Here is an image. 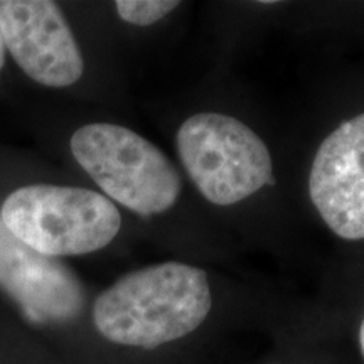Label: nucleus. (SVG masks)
Returning a JSON list of instances; mask_svg holds the SVG:
<instances>
[{
  "label": "nucleus",
  "instance_id": "nucleus-1",
  "mask_svg": "<svg viewBox=\"0 0 364 364\" xmlns=\"http://www.w3.org/2000/svg\"><path fill=\"white\" fill-rule=\"evenodd\" d=\"M211 307L206 272L166 262L113 282L95 299L91 318L98 334L113 344L154 349L193 334Z\"/></svg>",
  "mask_w": 364,
  "mask_h": 364
},
{
  "label": "nucleus",
  "instance_id": "nucleus-2",
  "mask_svg": "<svg viewBox=\"0 0 364 364\" xmlns=\"http://www.w3.org/2000/svg\"><path fill=\"white\" fill-rule=\"evenodd\" d=\"M9 233L44 257H81L107 248L122 230L117 204L80 186L31 182L0 201Z\"/></svg>",
  "mask_w": 364,
  "mask_h": 364
},
{
  "label": "nucleus",
  "instance_id": "nucleus-3",
  "mask_svg": "<svg viewBox=\"0 0 364 364\" xmlns=\"http://www.w3.org/2000/svg\"><path fill=\"white\" fill-rule=\"evenodd\" d=\"M71 156L105 198L142 218L167 213L179 201L182 181L157 145L124 125L93 122L70 139Z\"/></svg>",
  "mask_w": 364,
  "mask_h": 364
},
{
  "label": "nucleus",
  "instance_id": "nucleus-4",
  "mask_svg": "<svg viewBox=\"0 0 364 364\" xmlns=\"http://www.w3.org/2000/svg\"><path fill=\"white\" fill-rule=\"evenodd\" d=\"M176 149L196 188L216 206H233L272 181L267 144L225 113H196L182 122Z\"/></svg>",
  "mask_w": 364,
  "mask_h": 364
},
{
  "label": "nucleus",
  "instance_id": "nucleus-5",
  "mask_svg": "<svg viewBox=\"0 0 364 364\" xmlns=\"http://www.w3.org/2000/svg\"><path fill=\"white\" fill-rule=\"evenodd\" d=\"M7 56L36 85L63 90L85 75V59L63 9L51 0H0Z\"/></svg>",
  "mask_w": 364,
  "mask_h": 364
},
{
  "label": "nucleus",
  "instance_id": "nucleus-6",
  "mask_svg": "<svg viewBox=\"0 0 364 364\" xmlns=\"http://www.w3.org/2000/svg\"><path fill=\"white\" fill-rule=\"evenodd\" d=\"M0 290L29 322L59 326L76 321L86 306L78 273L58 258L44 257L9 233L0 221Z\"/></svg>",
  "mask_w": 364,
  "mask_h": 364
},
{
  "label": "nucleus",
  "instance_id": "nucleus-7",
  "mask_svg": "<svg viewBox=\"0 0 364 364\" xmlns=\"http://www.w3.org/2000/svg\"><path fill=\"white\" fill-rule=\"evenodd\" d=\"M309 194L332 233L364 240V113L341 124L317 149Z\"/></svg>",
  "mask_w": 364,
  "mask_h": 364
},
{
  "label": "nucleus",
  "instance_id": "nucleus-8",
  "mask_svg": "<svg viewBox=\"0 0 364 364\" xmlns=\"http://www.w3.org/2000/svg\"><path fill=\"white\" fill-rule=\"evenodd\" d=\"M113 6L127 24L149 27L174 12L181 4L177 0H118Z\"/></svg>",
  "mask_w": 364,
  "mask_h": 364
},
{
  "label": "nucleus",
  "instance_id": "nucleus-9",
  "mask_svg": "<svg viewBox=\"0 0 364 364\" xmlns=\"http://www.w3.org/2000/svg\"><path fill=\"white\" fill-rule=\"evenodd\" d=\"M7 63V49H6V43H4V36L2 31H0V76H2L4 68H6Z\"/></svg>",
  "mask_w": 364,
  "mask_h": 364
},
{
  "label": "nucleus",
  "instance_id": "nucleus-10",
  "mask_svg": "<svg viewBox=\"0 0 364 364\" xmlns=\"http://www.w3.org/2000/svg\"><path fill=\"white\" fill-rule=\"evenodd\" d=\"M359 346H361V353L364 356V318H363L361 326H359Z\"/></svg>",
  "mask_w": 364,
  "mask_h": 364
}]
</instances>
